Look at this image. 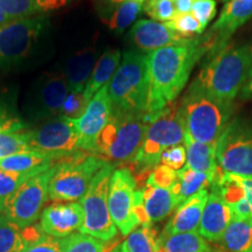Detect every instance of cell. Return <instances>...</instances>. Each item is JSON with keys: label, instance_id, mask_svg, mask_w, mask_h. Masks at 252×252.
<instances>
[{"label": "cell", "instance_id": "cell-20", "mask_svg": "<svg viewBox=\"0 0 252 252\" xmlns=\"http://www.w3.org/2000/svg\"><path fill=\"white\" fill-rule=\"evenodd\" d=\"M208 196H209V191L208 189H203L186 200L184 203L176 208L174 215L168 220L161 234L175 235L197 231Z\"/></svg>", "mask_w": 252, "mask_h": 252}, {"label": "cell", "instance_id": "cell-6", "mask_svg": "<svg viewBox=\"0 0 252 252\" xmlns=\"http://www.w3.org/2000/svg\"><path fill=\"white\" fill-rule=\"evenodd\" d=\"M147 126L149 123L144 116L112 110L97 141L94 156L108 162L132 161L143 144Z\"/></svg>", "mask_w": 252, "mask_h": 252}, {"label": "cell", "instance_id": "cell-42", "mask_svg": "<svg viewBox=\"0 0 252 252\" xmlns=\"http://www.w3.org/2000/svg\"><path fill=\"white\" fill-rule=\"evenodd\" d=\"M191 12H193L191 14L206 28L216 15V1L215 0H196Z\"/></svg>", "mask_w": 252, "mask_h": 252}, {"label": "cell", "instance_id": "cell-50", "mask_svg": "<svg viewBox=\"0 0 252 252\" xmlns=\"http://www.w3.org/2000/svg\"><path fill=\"white\" fill-rule=\"evenodd\" d=\"M2 210H4V203L0 201V213H2Z\"/></svg>", "mask_w": 252, "mask_h": 252}, {"label": "cell", "instance_id": "cell-25", "mask_svg": "<svg viewBox=\"0 0 252 252\" xmlns=\"http://www.w3.org/2000/svg\"><path fill=\"white\" fill-rule=\"evenodd\" d=\"M214 179L215 176L207 174V173L193 171L187 166L178 171V180L171 188L176 208L189 197L197 194L198 191L212 186Z\"/></svg>", "mask_w": 252, "mask_h": 252}, {"label": "cell", "instance_id": "cell-35", "mask_svg": "<svg viewBox=\"0 0 252 252\" xmlns=\"http://www.w3.org/2000/svg\"><path fill=\"white\" fill-rule=\"evenodd\" d=\"M144 12L157 23H169L178 15L175 0H146Z\"/></svg>", "mask_w": 252, "mask_h": 252}, {"label": "cell", "instance_id": "cell-39", "mask_svg": "<svg viewBox=\"0 0 252 252\" xmlns=\"http://www.w3.org/2000/svg\"><path fill=\"white\" fill-rule=\"evenodd\" d=\"M23 252H62V239L39 234L36 237L27 239Z\"/></svg>", "mask_w": 252, "mask_h": 252}, {"label": "cell", "instance_id": "cell-8", "mask_svg": "<svg viewBox=\"0 0 252 252\" xmlns=\"http://www.w3.org/2000/svg\"><path fill=\"white\" fill-rule=\"evenodd\" d=\"M113 171L112 163L106 162L94 176L80 201L83 209V223L78 232L93 236L105 243L115 238L118 231L110 215L108 203L109 185Z\"/></svg>", "mask_w": 252, "mask_h": 252}, {"label": "cell", "instance_id": "cell-41", "mask_svg": "<svg viewBox=\"0 0 252 252\" xmlns=\"http://www.w3.org/2000/svg\"><path fill=\"white\" fill-rule=\"evenodd\" d=\"M187 161V154H186V147L184 145H175L169 147L162 153L160 162L174 171H180L185 167Z\"/></svg>", "mask_w": 252, "mask_h": 252}, {"label": "cell", "instance_id": "cell-37", "mask_svg": "<svg viewBox=\"0 0 252 252\" xmlns=\"http://www.w3.org/2000/svg\"><path fill=\"white\" fill-rule=\"evenodd\" d=\"M33 176L35 175L0 169V201L4 203L6 198L11 196L21 185L30 180Z\"/></svg>", "mask_w": 252, "mask_h": 252}, {"label": "cell", "instance_id": "cell-10", "mask_svg": "<svg viewBox=\"0 0 252 252\" xmlns=\"http://www.w3.org/2000/svg\"><path fill=\"white\" fill-rule=\"evenodd\" d=\"M48 19L43 15L17 19L0 26V71L15 67L31 54Z\"/></svg>", "mask_w": 252, "mask_h": 252}, {"label": "cell", "instance_id": "cell-13", "mask_svg": "<svg viewBox=\"0 0 252 252\" xmlns=\"http://www.w3.org/2000/svg\"><path fill=\"white\" fill-rule=\"evenodd\" d=\"M69 94L63 75L46 74L34 84L27 97L26 113L32 121L42 122L59 117Z\"/></svg>", "mask_w": 252, "mask_h": 252}, {"label": "cell", "instance_id": "cell-15", "mask_svg": "<svg viewBox=\"0 0 252 252\" xmlns=\"http://www.w3.org/2000/svg\"><path fill=\"white\" fill-rule=\"evenodd\" d=\"M111 113L112 103L106 84L90 99L80 117L74 119L78 139V150L88 151L94 154L97 141L104 127L108 124Z\"/></svg>", "mask_w": 252, "mask_h": 252}, {"label": "cell", "instance_id": "cell-51", "mask_svg": "<svg viewBox=\"0 0 252 252\" xmlns=\"http://www.w3.org/2000/svg\"><path fill=\"white\" fill-rule=\"evenodd\" d=\"M140 1H144L145 2V1H146V0H140Z\"/></svg>", "mask_w": 252, "mask_h": 252}, {"label": "cell", "instance_id": "cell-24", "mask_svg": "<svg viewBox=\"0 0 252 252\" xmlns=\"http://www.w3.org/2000/svg\"><path fill=\"white\" fill-rule=\"evenodd\" d=\"M70 0H0V9L12 19L32 18L64 7Z\"/></svg>", "mask_w": 252, "mask_h": 252}, {"label": "cell", "instance_id": "cell-48", "mask_svg": "<svg viewBox=\"0 0 252 252\" xmlns=\"http://www.w3.org/2000/svg\"><path fill=\"white\" fill-rule=\"evenodd\" d=\"M13 20H17V19H12L11 17H8V15H6L4 12L0 9V26H1V25L11 23V21H13Z\"/></svg>", "mask_w": 252, "mask_h": 252}, {"label": "cell", "instance_id": "cell-27", "mask_svg": "<svg viewBox=\"0 0 252 252\" xmlns=\"http://www.w3.org/2000/svg\"><path fill=\"white\" fill-rule=\"evenodd\" d=\"M144 206L150 223L160 222L176 209L175 200L171 189L146 186L143 188Z\"/></svg>", "mask_w": 252, "mask_h": 252}, {"label": "cell", "instance_id": "cell-2", "mask_svg": "<svg viewBox=\"0 0 252 252\" xmlns=\"http://www.w3.org/2000/svg\"><path fill=\"white\" fill-rule=\"evenodd\" d=\"M252 67V45L226 46L208 56L195 82L214 98L234 103Z\"/></svg>", "mask_w": 252, "mask_h": 252}, {"label": "cell", "instance_id": "cell-38", "mask_svg": "<svg viewBox=\"0 0 252 252\" xmlns=\"http://www.w3.org/2000/svg\"><path fill=\"white\" fill-rule=\"evenodd\" d=\"M178 180V172L165 165H158L149 174L146 186L171 189Z\"/></svg>", "mask_w": 252, "mask_h": 252}, {"label": "cell", "instance_id": "cell-11", "mask_svg": "<svg viewBox=\"0 0 252 252\" xmlns=\"http://www.w3.org/2000/svg\"><path fill=\"white\" fill-rule=\"evenodd\" d=\"M55 165L48 171L31 178L6 198L2 214L21 229L33 225L42 213L48 198V188L54 175Z\"/></svg>", "mask_w": 252, "mask_h": 252}, {"label": "cell", "instance_id": "cell-29", "mask_svg": "<svg viewBox=\"0 0 252 252\" xmlns=\"http://www.w3.org/2000/svg\"><path fill=\"white\" fill-rule=\"evenodd\" d=\"M159 252H214L209 243L194 232L160 235L158 238Z\"/></svg>", "mask_w": 252, "mask_h": 252}, {"label": "cell", "instance_id": "cell-17", "mask_svg": "<svg viewBox=\"0 0 252 252\" xmlns=\"http://www.w3.org/2000/svg\"><path fill=\"white\" fill-rule=\"evenodd\" d=\"M83 223V209L80 202H56L42 210L40 229L55 238H65L80 231Z\"/></svg>", "mask_w": 252, "mask_h": 252}, {"label": "cell", "instance_id": "cell-32", "mask_svg": "<svg viewBox=\"0 0 252 252\" xmlns=\"http://www.w3.org/2000/svg\"><path fill=\"white\" fill-rule=\"evenodd\" d=\"M157 230L152 225L134 229L122 245L127 252H159Z\"/></svg>", "mask_w": 252, "mask_h": 252}, {"label": "cell", "instance_id": "cell-30", "mask_svg": "<svg viewBox=\"0 0 252 252\" xmlns=\"http://www.w3.org/2000/svg\"><path fill=\"white\" fill-rule=\"evenodd\" d=\"M143 7L144 1L127 0L115 7H104L100 15L110 30L122 33L137 19Z\"/></svg>", "mask_w": 252, "mask_h": 252}, {"label": "cell", "instance_id": "cell-49", "mask_svg": "<svg viewBox=\"0 0 252 252\" xmlns=\"http://www.w3.org/2000/svg\"><path fill=\"white\" fill-rule=\"evenodd\" d=\"M115 252H127V251L125 250V249H124V247H123V245H121V247H119V248L117 249V250H116Z\"/></svg>", "mask_w": 252, "mask_h": 252}, {"label": "cell", "instance_id": "cell-5", "mask_svg": "<svg viewBox=\"0 0 252 252\" xmlns=\"http://www.w3.org/2000/svg\"><path fill=\"white\" fill-rule=\"evenodd\" d=\"M185 140V124L180 104L173 102L149 123L143 144L132 165L138 175L151 173L159 165L162 153Z\"/></svg>", "mask_w": 252, "mask_h": 252}, {"label": "cell", "instance_id": "cell-19", "mask_svg": "<svg viewBox=\"0 0 252 252\" xmlns=\"http://www.w3.org/2000/svg\"><path fill=\"white\" fill-rule=\"evenodd\" d=\"M234 219L235 215L229 204H226L215 189L212 188L201 217L197 234L206 241L219 243Z\"/></svg>", "mask_w": 252, "mask_h": 252}, {"label": "cell", "instance_id": "cell-40", "mask_svg": "<svg viewBox=\"0 0 252 252\" xmlns=\"http://www.w3.org/2000/svg\"><path fill=\"white\" fill-rule=\"evenodd\" d=\"M88 103L89 102L86 99L83 93H69L60 116L69 119H77L84 112Z\"/></svg>", "mask_w": 252, "mask_h": 252}, {"label": "cell", "instance_id": "cell-28", "mask_svg": "<svg viewBox=\"0 0 252 252\" xmlns=\"http://www.w3.org/2000/svg\"><path fill=\"white\" fill-rule=\"evenodd\" d=\"M219 243L224 252H252V219H235Z\"/></svg>", "mask_w": 252, "mask_h": 252}, {"label": "cell", "instance_id": "cell-31", "mask_svg": "<svg viewBox=\"0 0 252 252\" xmlns=\"http://www.w3.org/2000/svg\"><path fill=\"white\" fill-rule=\"evenodd\" d=\"M26 243L24 229L0 214V252H23Z\"/></svg>", "mask_w": 252, "mask_h": 252}, {"label": "cell", "instance_id": "cell-4", "mask_svg": "<svg viewBox=\"0 0 252 252\" xmlns=\"http://www.w3.org/2000/svg\"><path fill=\"white\" fill-rule=\"evenodd\" d=\"M108 89L112 110L145 117L149 96L147 55L126 50L123 61L109 82Z\"/></svg>", "mask_w": 252, "mask_h": 252}, {"label": "cell", "instance_id": "cell-9", "mask_svg": "<svg viewBox=\"0 0 252 252\" xmlns=\"http://www.w3.org/2000/svg\"><path fill=\"white\" fill-rule=\"evenodd\" d=\"M217 165L224 173L252 176V124L241 118L228 123L215 145Z\"/></svg>", "mask_w": 252, "mask_h": 252}, {"label": "cell", "instance_id": "cell-7", "mask_svg": "<svg viewBox=\"0 0 252 252\" xmlns=\"http://www.w3.org/2000/svg\"><path fill=\"white\" fill-rule=\"evenodd\" d=\"M106 162L98 156L83 152L56 162L48 197L54 202H76L86 194L94 176Z\"/></svg>", "mask_w": 252, "mask_h": 252}, {"label": "cell", "instance_id": "cell-45", "mask_svg": "<svg viewBox=\"0 0 252 252\" xmlns=\"http://www.w3.org/2000/svg\"><path fill=\"white\" fill-rule=\"evenodd\" d=\"M241 98L242 99H250L252 98V67L249 71L248 78L245 81L244 87L241 90Z\"/></svg>", "mask_w": 252, "mask_h": 252}, {"label": "cell", "instance_id": "cell-21", "mask_svg": "<svg viewBox=\"0 0 252 252\" xmlns=\"http://www.w3.org/2000/svg\"><path fill=\"white\" fill-rule=\"evenodd\" d=\"M98 59V52L90 47L80 50L68 60L63 76L67 81L69 93H83Z\"/></svg>", "mask_w": 252, "mask_h": 252}, {"label": "cell", "instance_id": "cell-33", "mask_svg": "<svg viewBox=\"0 0 252 252\" xmlns=\"http://www.w3.org/2000/svg\"><path fill=\"white\" fill-rule=\"evenodd\" d=\"M62 252H105V242L78 232L62 238Z\"/></svg>", "mask_w": 252, "mask_h": 252}, {"label": "cell", "instance_id": "cell-18", "mask_svg": "<svg viewBox=\"0 0 252 252\" xmlns=\"http://www.w3.org/2000/svg\"><path fill=\"white\" fill-rule=\"evenodd\" d=\"M130 39L138 49L146 53H152L168 46L184 45L191 40L179 35L166 24L146 19H140L132 26Z\"/></svg>", "mask_w": 252, "mask_h": 252}, {"label": "cell", "instance_id": "cell-16", "mask_svg": "<svg viewBox=\"0 0 252 252\" xmlns=\"http://www.w3.org/2000/svg\"><path fill=\"white\" fill-rule=\"evenodd\" d=\"M252 19V0H228L210 31L202 36L207 56L214 55L229 45L232 34Z\"/></svg>", "mask_w": 252, "mask_h": 252}, {"label": "cell", "instance_id": "cell-47", "mask_svg": "<svg viewBox=\"0 0 252 252\" xmlns=\"http://www.w3.org/2000/svg\"><path fill=\"white\" fill-rule=\"evenodd\" d=\"M99 2H102L104 7H115V6H118L123 4V2L127 1V0H98Z\"/></svg>", "mask_w": 252, "mask_h": 252}, {"label": "cell", "instance_id": "cell-23", "mask_svg": "<svg viewBox=\"0 0 252 252\" xmlns=\"http://www.w3.org/2000/svg\"><path fill=\"white\" fill-rule=\"evenodd\" d=\"M122 53L118 49H109L102 56H99L98 61L96 62L93 74L88 81L86 88L83 90V94L88 102L102 89L104 86L109 84L111 78L115 75L119 64H121Z\"/></svg>", "mask_w": 252, "mask_h": 252}, {"label": "cell", "instance_id": "cell-1", "mask_svg": "<svg viewBox=\"0 0 252 252\" xmlns=\"http://www.w3.org/2000/svg\"><path fill=\"white\" fill-rule=\"evenodd\" d=\"M207 55L202 36L184 45L168 46L147 54L149 96L145 119L150 123L184 90L195 64Z\"/></svg>", "mask_w": 252, "mask_h": 252}, {"label": "cell", "instance_id": "cell-52", "mask_svg": "<svg viewBox=\"0 0 252 252\" xmlns=\"http://www.w3.org/2000/svg\"><path fill=\"white\" fill-rule=\"evenodd\" d=\"M222 1H228V0H222Z\"/></svg>", "mask_w": 252, "mask_h": 252}, {"label": "cell", "instance_id": "cell-46", "mask_svg": "<svg viewBox=\"0 0 252 252\" xmlns=\"http://www.w3.org/2000/svg\"><path fill=\"white\" fill-rule=\"evenodd\" d=\"M196 0H175V6L178 9V14L189 13L193 8V5Z\"/></svg>", "mask_w": 252, "mask_h": 252}, {"label": "cell", "instance_id": "cell-44", "mask_svg": "<svg viewBox=\"0 0 252 252\" xmlns=\"http://www.w3.org/2000/svg\"><path fill=\"white\" fill-rule=\"evenodd\" d=\"M238 181L243 186L245 191V198L252 208V176H239L237 175Z\"/></svg>", "mask_w": 252, "mask_h": 252}, {"label": "cell", "instance_id": "cell-43", "mask_svg": "<svg viewBox=\"0 0 252 252\" xmlns=\"http://www.w3.org/2000/svg\"><path fill=\"white\" fill-rule=\"evenodd\" d=\"M25 124L0 103V132H20Z\"/></svg>", "mask_w": 252, "mask_h": 252}, {"label": "cell", "instance_id": "cell-36", "mask_svg": "<svg viewBox=\"0 0 252 252\" xmlns=\"http://www.w3.org/2000/svg\"><path fill=\"white\" fill-rule=\"evenodd\" d=\"M166 25L186 39H194L196 35L202 34L203 31L206 30L200 24V21L190 13L178 14L169 23H166Z\"/></svg>", "mask_w": 252, "mask_h": 252}, {"label": "cell", "instance_id": "cell-26", "mask_svg": "<svg viewBox=\"0 0 252 252\" xmlns=\"http://www.w3.org/2000/svg\"><path fill=\"white\" fill-rule=\"evenodd\" d=\"M184 144L187 154V167L196 172L207 173L215 176L219 165L216 160L215 145L200 143L191 139L185 132Z\"/></svg>", "mask_w": 252, "mask_h": 252}, {"label": "cell", "instance_id": "cell-12", "mask_svg": "<svg viewBox=\"0 0 252 252\" xmlns=\"http://www.w3.org/2000/svg\"><path fill=\"white\" fill-rule=\"evenodd\" d=\"M33 151L64 159L78 153V139L74 119L59 117L46 121L35 130L26 132Z\"/></svg>", "mask_w": 252, "mask_h": 252}, {"label": "cell", "instance_id": "cell-34", "mask_svg": "<svg viewBox=\"0 0 252 252\" xmlns=\"http://www.w3.org/2000/svg\"><path fill=\"white\" fill-rule=\"evenodd\" d=\"M33 151L28 144L26 132H0V159Z\"/></svg>", "mask_w": 252, "mask_h": 252}, {"label": "cell", "instance_id": "cell-3", "mask_svg": "<svg viewBox=\"0 0 252 252\" xmlns=\"http://www.w3.org/2000/svg\"><path fill=\"white\" fill-rule=\"evenodd\" d=\"M180 109L186 133L200 143L216 145L231 118L234 103L214 98L194 81L181 100Z\"/></svg>", "mask_w": 252, "mask_h": 252}, {"label": "cell", "instance_id": "cell-22", "mask_svg": "<svg viewBox=\"0 0 252 252\" xmlns=\"http://www.w3.org/2000/svg\"><path fill=\"white\" fill-rule=\"evenodd\" d=\"M56 160H59L58 158L39 151H27L0 159V169L37 175L48 171L55 165Z\"/></svg>", "mask_w": 252, "mask_h": 252}, {"label": "cell", "instance_id": "cell-14", "mask_svg": "<svg viewBox=\"0 0 252 252\" xmlns=\"http://www.w3.org/2000/svg\"><path fill=\"white\" fill-rule=\"evenodd\" d=\"M135 187L137 180L130 169L119 168L113 171L109 185V210L116 228L123 236H128L139 225L133 214Z\"/></svg>", "mask_w": 252, "mask_h": 252}]
</instances>
